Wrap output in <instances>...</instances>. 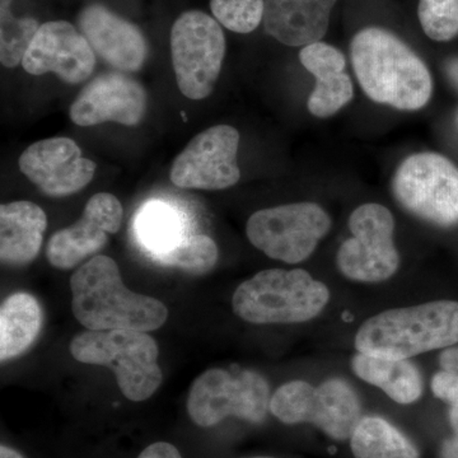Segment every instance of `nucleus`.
<instances>
[{"label":"nucleus","mask_w":458,"mask_h":458,"mask_svg":"<svg viewBox=\"0 0 458 458\" xmlns=\"http://www.w3.org/2000/svg\"><path fill=\"white\" fill-rule=\"evenodd\" d=\"M351 57L361 89L376 104L417 111L430 101L429 69L394 33L379 27L360 30L351 42Z\"/></svg>","instance_id":"nucleus-1"},{"label":"nucleus","mask_w":458,"mask_h":458,"mask_svg":"<svg viewBox=\"0 0 458 458\" xmlns=\"http://www.w3.org/2000/svg\"><path fill=\"white\" fill-rule=\"evenodd\" d=\"M72 309L87 330L155 331L168 318L167 307L149 295L126 288L111 258L96 255L71 278Z\"/></svg>","instance_id":"nucleus-2"},{"label":"nucleus","mask_w":458,"mask_h":458,"mask_svg":"<svg viewBox=\"0 0 458 458\" xmlns=\"http://www.w3.org/2000/svg\"><path fill=\"white\" fill-rule=\"evenodd\" d=\"M458 343V302L436 301L388 310L367 319L355 335L358 352L409 360Z\"/></svg>","instance_id":"nucleus-3"},{"label":"nucleus","mask_w":458,"mask_h":458,"mask_svg":"<svg viewBox=\"0 0 458 458\" xmlns=\"http://www.w3.org/2000/svg\"><path fill=\"white\" fill-rule=\"evenodd\" d=\"M328 301L327 286L309 271L270 269L238 286L232 309L250 324H301L318 318Z\"/></svg>","instance_id":"nucleus-4"},{"label":"nucleus","mask_w":458,"mask_h":458,"mask_svg":"<svg viewBox=\"0 0 458 458\" xmlns=\"http://www.w3.org/2000/svg\"><path fill=\"white\" fill-rule=\"evenodd\" d=\"M75 360L108 367L126 399L140 403L149 399L162 384L158 345L148 333L137 330H87L72 340Z\"/></svg>","instance_id":"nucleus-5"},{"label":"nucleus","mask_w":458,"mask_h":458,"mask_svg":"<svg viewBox=\"0 0 458 458\" xmlns=\"http://www.w3.org/2000/svg\"><path fill=\"white\" fill-rule=\"evenodd\" d=\"M270 411L284 424H313L335 441L351 439L361 419L360 397L340 378L319 386L304 381L280 386L271 396Z\"/></svg>","instance_id":"nucleus-6"},{"label":"nucleus","mask_w":458,"mask_h":458,"mask_svg":"<svg viewBox=\"0 0 458 458\" xmlns=\"http://www.w3.org/2000/svg\"><path fill=\"white\" fill-rule=\"evenodd\" d=\"M221 23L201 11H188L171 29L172 65L185 98L199 101L212 95L225 56Z\"/></svg>","instance_id":"nucleus-7"},{"label":"nucleus","mask_w":458,"mask_h":458,"mask_svg":"<svg viewBox=\"0 0 458 458\" xmlns=\"http://www.w3.org/2000/svg\"><path fill=\"white\" fill-rule=\"evenodd\" d=\"M267 379L254 370L229 372L208 369L190 388L188 412L199 427L209 428L225 418L236 417L250 423H262L270 410Z\"/></svg>","instance_id":"nucleus-8"},{"label":"nucleus","mask_w":458,"mask_h":458,"mask_svg":"<svg viewBox=\"0 0 458 458\" xmlns=\"http://www.w3.org/2000/svg\"><path fill=\"white\" fill-rule=\"evenodd\" d=\"M393 194L423 221L441 227L458 225V168L438 153H417L403 161L394 172Z\"/></svg>","instance_id":"nucleus-9"},{"label":"nucleus","mask_w":458,"mask_h":458,"mask_svg":"<svg viewBox=\"0 0 458 458\" xmlns=\"http://www.w3.org/2000/svg\"><path fill=\"white\" fill-rule=\"evenodd\" d=\"M331 225L330 216L318 204H285L252 214L246 234L270 259L300 264L315 252Z\"/></svg>","instance_id":"nucleus-10"},{"label":"nucleus","mask_w":458,"mask_h":458,"mask_svg":"<svg viewBox=\"0 0 458 458\" xmlns=\"http://www.w3.org/2000/svg\"><path fill=\"white\" fill-rule=\"evenodd\" d=\"M352 237L337 251V269L345 278L381 283L396 274L400 255L394 247L393 213L377 203L360 205L351 214Z\"/></svg>","instance_id":"nucleus-11"},{"label":"nucleus","mask_w":458,"mask_h":458,"mask_svg":"<svg viewBox=\"0 0 458 458\" xmlns=\"http://www.w3.org/2000/svg\"><path fill=\"white\" fill-rule=\"evenodd\" d=\"M240 132L233 126L216 125L190 140L174 158L170 177L181 189L225 190L241 179L237 165Z\"/></svg>","instance_id":"nucleus-12"},{"label":"nucleus","mask_w":458,"mask_h":458,"mask_svg":"<svg viewBox=\"0 0 458 458\" xmlns=\"http://www.w3.org/2000/svg\"><path fill=\"white\" fill-rule=\"evenodd\" d=\"M95 51L77 27L66 21L40 26L22 60L29 74H55L66 84L89 80L96 68Z\"/></svg>","instance_id":"nucleus-13"},{"label":"nucleus","mask_w":458,"mask_h":458,"mask_svg":"<svg viewBox=\"0 0 458 458\" xmlns=\"http://www.w3.org/2000/svg\"><path fill=\"white\" fill-rule=\"evenodd\" d=\"M20 170L47 197L64 198L86 188L96 164L69 138H50L31 144L20 157Z\"/></svg>","instance_id":"nucleus-14"},{"label":"nucleus","mask_w":458,"mask_h":458,"mask_svg":"<svg viewBox=\"0 0 458 458\" xmlns=\"http://www.w3.org/2000/svg\"><path fill=\"white\" fill-rule=\"evenodd\" d=\"M147 110V90L137 80L123 72H107L81 90L69 108V117L80 126L108 122L137 126Z\"/></svg>","instance_id":"nucleus-15"},{"label":"nucleus","mask_w":458,"mask_h":458,"mask_svg":"<svg viewBox=\"0 0 458 458\" xmlns=\"http://www.w3.org/2000/svg\"><path fill=\"white\" fill-rule=\"evenodd\" d=\"M123 205L108 192L89 199L80 221L57 231L47 246V258L56 269L68 270L107 245L108 236L119 232Z\"/></svg>","instance_id":"nucleus-16"},{"label":"nucleus","mask_w":458,"mask_h":458,"mask_svg":"<svg viewBox=\"0 0 458 458\" xmlns=\"http://www.w3.org/2000/svg\"><path fill=\"white\" fill-rule=\"evenodd\" d=\"M77 29L96 56L123 73H134L146 64L148 44L140 27L101 4L84 7Z\"/></svg>","instance_id":"nucleus-17"},{"label":"nucleus","mask_w":458,"mask_h":458,"mask_svg":"<svg viewBox=\"0 0 458 458\" xmlns=\"http://www.w3.org/2000/svg\"><path fill=\"white\" fill-rule=\"evenodd\" d=\"M300 60L316 80L307 102L313 116H333L354 98V87L346 73L345 56L335 47L324 41L313 42L301 49Z\"/></svg>","instance_id":"nucleus-18"},{"label":"nucleus","mask_w":458,"mask_h":458,"mask_svg":"<svg viewBox=\"0 0 458 458\" xmlns=\"http://www.w3.org/2000/svg\"><path fill=\"white\" fill-rule=\"evenodd\" d=\"M337 0H265L264 29L286 47L322 41Z\"/></svg>","instance_id":"nucleus-19"},{"label":"nucleus","mask_w":458,"mask_h":458,"mask_svg":"<svg viewBox=\"0 0 458 458\" xmlns=\"http://www.w3.org/2000/svg\"><path fill=\"white\" fill-rule=\"evenodd\" d=\"M47 228V213L31 201L0 207V259L3 264L23 267L40 252Z\"/></svg>","instance_id":"nucleus-20"},{"label":"nucleus","mask_w":458,"mask_h":458,"mask_svg":"<svg viewBox=\"0 0 458 458\" xmlns=\"http://www.w3.org/2000/svg\"><path fill=\"white\" fill-rule=\"evenodd\" d=\"M352 369L360 379L376 386L401 405L414 403L423 394V378L417 366L409 360H390L358 352L352 357Z\"/></svg>","instance_id":"nucleus-21"},{"label":"nucleus","mask_w":458,"mask_h":458,"mask_svg":"<svg viewBox=\"0 0 458 458\" xmlns=\"http://www.w3.org/2000/svg\"><path fill=\"white\" fill-rule=\"evenodd\" d=\"M44 313L38 300L29 293L9 295L0 307V360L20 357L38 339Z\"/></svg>","instance_id":"nucleus-22"},{"label":"nucleus","mask_w":458,"mask_h":458,"mask_svg":"<svg viewBox=\"0 0 458 458\" xmlns=\"http://www.w3.org/2000/svg\"><path fill=\"white\" fill-rule=\"evenodd\" d=\"M355 458H419L418 448L390 421L361 417L351 437Z\"/></svg>","instance_id":"nucleus-23"},{"label":"nucleus","mask_w":458,"mask_h":458,"mask_svg":"<svg viewBox=\"0 0 458 458\" xmlns=\"http://www.w3.org/2000/svg\"><path fill=\"white\" fill-rule=\"evenodd\" d=\"M137 232L153 256L165 251L186 236L179 214L161 203L144 208L137 218Z\"/></svg>","instance_id":"nucleus-24"},{"label":"nucleus","mask_w":458,"mask_h":458,"mask_svg":"<svg viewBox=\"0 0 458 458\" xmlns=\"http://www.w3.org/2000/svg\"><path fill=\"white\" fill-rule=\"evenodd\" d=\"M11 5L12 0H0V63L5 68L22 64L41 26L35 18L13 16Z\"/></svg>","instance_id":"nucleus-25"},{"label":"nucleus","mask_w":458,"mask_h":458,"mask_svg":"<svg viewBox=\"0 0 458 458\" xmlns=\"http://www.w3.org/2000/svg\"><path fill=\"white\" fill-rule=\"evenodd\" d=\"M165 267H177L191 274H205L218 262V247L205 234H186L170 249L155 255Z\"/></svg>","instance_id":"nucleus-26"},{"label":"nucleus","mask_w":458,"mask_h":458,"mask_svg":"<svg viewBox=\"0 0 458 458\" xmlns=\"http://www.w3.org/2000/svg\"><path fill=\"white\" fill-rule=\"evenodd\" d=\"M210 11L229 31L251 33L264 21L265 0H210Z\"/></svg>","instance_id":"nucleus-27"},{"label":"nucleus","mask_w":458,"mask_h":458,"mask_svg":"<svg viewBox=\"0 0 458 458\" xmlns=\"http://www.w3.org/2000/svg\"><path fill=\"white\" fill-rule=\"evenodd\" d=\"M418 17L434 41H450L458 35V0H419Z\"/></svg>","instance_id":"nucleus-28"},{"label":"nucleus","mask_w":458,"mask_h":458,"mask_svg":"<svg viewBox=\"0 0 458 458\" xmlns=\"http://www.w3.org/2000/svg\"><path fill=\"white\" fill-rule=\"evenodd\" d=\"M432 391L438 399L458 408V375L441 372L432 378Z\"/></svg>","instance_id":"nucleus-29"},{"label":"nucleus","mask_w":458,"mask_h":458,"mask_svg":"<svg viewBox=\"0 0 458 458\" xmlns=\"http://www.w3.org/2000/svg\"><path fill=\"white\" fill-rule=\"evenodd\" d=\"M138 458H182L180 451L167 442H157L141 452Z\"/></svg>","instance_id":"nucleus-30"},{"label":"nucleus","mask_w":458,"mask_h":458,"mask_svg":"<svg viewBox=\"0 0 458 458\" xmlns=\"http://www.w3.org/2000/svg\"><path fill=\"white\" fill-rule=\"evenodd\" d=\"M451 426L454 428V436L443 445L442 458H458V408L452 406L450 411Z\"/></svg>","instance_id":"nucleus-31"},{"label":"nucleus","mask_w":458,"mask_h":458,"mask_svg":"<svg viewBox=\"0 0 458 458\" xmlns=\"http://www.w3.org/2000/svg\"><path fill=\"white\" fill-rule=\"evenodd\" d=\"M443 372L458 375V348H445L439 358Z\"/></svg>","instance_id":"nucleus-32"},{"label":"nucleus","mask_w":458,"mask_h":458,"mask_svg":"<svg viewBox=\"0 0 458 458\" xmlns=\"http://www.w3.org/2000/svg\"><path fill=\"white\" fill-rule=\"evenodd\" d=\"M445 74H447L451 83L458 89V57L447 63V65H445Z\"/></svg>","instance_id":"nucleus-33"},{"label":"nucleus","mask_w":458,"mask_h":458,"mask_svg":"<svg viewBox=\"0 0 458 458\" xmlns=\"http://www.w3.org/2000/svg\"><path fill=\"white\" fill-rule=\"evenodd\" d=\"M0 458H23L18 454L17 451H14L13 448L7 447V445H2L0 447Z\"/></svg>","instance_id":"nucleus-34"},{"label":"nucleus","mask_w":458,"mask_h":458,"mask_svg":"<svg viewBox=\"0 0 458 458\" xmlns=\"http://www.w3.org/2000/svg\"><path fill=\"white\" fill-rule=\"evenodd\" d=\"M255 458H273V457H255Z\"/></svg>","instance_id":"nucleus-35"}]
</instances>
